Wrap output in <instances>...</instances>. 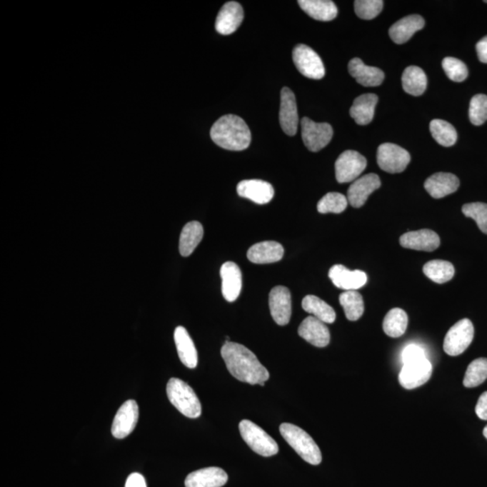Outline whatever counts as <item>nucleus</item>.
<instances>
[{
    "label": "nucleus",
    "instance_id": "f257e3e1",
    "mask_svg": "<svg viewBox=\"0 0 487 487\" xmlns=\"http://www.w3.org/2000/svg\"><path fill=\"white\" fill-rule=\"evenodd\" d=\"M221 356L229 373L243 383L263 386L269 379L268 370L245 346L226 341L221 348Z\"/></svg>",
    "mask_w": 487,
    "mask_h": 487
},
{
    "label": "nucleus",
    "instance_id": "f03ea898",
    "mask_svg": "<svg viewBox=\"0 0 487 487\" xmlns=\"http://www.w3.org/2000/svg\"><path fill=\"white\" fill-rule=\"evenodd\" d=\"M211 137L216 145L229 151H243L251 144V132L245 120L236 115H225L214 123Z\"/></svg>",
    "mask_w": 487,
    "mask_h": 487
},
{
    "label": "nucleus",
    "instance_id": "7ed1b4c3",
    "mask_svg": "<svg viewBox=\"0 0 487 487\" xmlns=\"http://www.w3.org/2000/svg\"><path fill=\"white\" fill-rule=\"evenodd\" d=\"M281 435L291 448L296 451L308 464H321L322 456L320 448L310 435L303 428L291 423H283L280 426Z\"/></svg>",
    "mask_w": 487,
    "mask_h": 487
},
{
    "label": "nucleus",
    "instance_id": "20e7f679",
    "mask_svg": "<svg viewBox=\"0 0 487 487\" xmlns=\"http://www.w3.org/2000/svg\"><path fill=\"white\" fill-rule=\"evenodd\" d=\"M168 399L181 414L191 419H196L201 415L200 400L188 383L181 379L171 378L167 383Z\"/></svg>",
    "mask_w": 487,
    "mask_h": 487
},
{
    "label": "nucleus",
    "instance_id": "39448f33",
    "mask_svg": "<svg viewBox=\"0 0 487 487\" xmlns=\"http://www.w3.org/2000/svg\"><path fill=\"white\" fill-rule=\"evenodd\" d=\"M239 431L243 440L256 453L263 457H272L279 451L276 441L251 421H242L239 423Z\"/></svg>",
    "mask_w": 487,
    "mask_h": 487
},
{
    "label": "nucleus",
    "instance_id": "423d86ee",
    "mask_svg": "<svg viewBox=\"0 0 487 487\" xmlns=\"http://www.w3.org/2000/svg\"><path fill=\"white\" fill-rule=\"evenodd\" d=\"M474 326L468 318H463L448 331L444 339L443 348L448 355L456 356L464 353L474 338Z\"/></svg>",
    "mask_w": 487,
    "mask_h": 487
},
{
    "label": "nucleus",
    "instance_id": "0eeeda50",
    "mask_svg": "<svg viewBox=\"0 0 487 487\" xmlns=\"http://www.w3.org/2000/svg\"><path fill=\"white\" fill-rule=\"evenodd\" d=\"M293 60L303 76L312 80H321L324 77L325 68L321 58L311 47L298 44L293 51Z\"/></svg>",
    "mask_w": 487,
    "mask_h": 487
},
{
    "label": "nucleus",
    "instance_id": "6e6552de",
    "mask_svg": "<svg viewBox=\"0 0 487 487\" xmlns=\"http://www.w3.org/2000/svg\"><path fill=\"white\" fill-rule=\"evenodd\" d=\"M301 137L311 152H318L327 146L333 136V129L328 123H317L303 118L301 121Z\"/></svg>",
    "mask_w": 487,
    "mask_h": 487
},
{
    "label": "nucleus",
    "instance_id": "1a4fd4ad",
    "mask_svg": "<svg viewBox=\"0 0 487 487\" xmlns=\"http://www.w3.org/2000/svg\"><path fill=\"white\" fill-rule=\"evenodd\" d=\"M410 162L409 152L396 144H382L377 150V164L386 173H402Z\"/></svg>",
    "mask_w": 487,
    "mask_h": 487
},
{
    "label": "nucleus",
    "instance_id": "9d476101",
    "mask_svg": "<svg viewBox=\"0 0 487 487\" xmlns=\"http://www.w3.org/2000/svg\"><path fill=\"white\" fill-rule=\"evenodd\" d=\"M368 161L356 151L346 150L338 156L335 164L336 179L339 184L356 181L365 171Z\"/></svg>",
    "mask_w": 487,
    "mask_h": 487
},
{
    "label": "nucleus",
    "instance_id": "9b49d317",
    "mask_svg": "<svg viewBox=\"0 0 487 487\" xmlns=\"http://www.w3.org/2000/svg\"><path fill=\"white\" fill-rule=\"evenodd\" d=\"M433 368L427 358L403 365L399 375L401 386L407 390L417 388L430 380Z\"/></svg>",
    "mask_w": 487,
    "mask_h": 487
},
{
    "label": "nucleus",
    "instance_id": "f8f14e48",
    "mask_svg": "<svg viewBox=\"0 0 487 487\" xmlns=\"http://www.w3.org/2000/svg\"><path fill=\"white\" fill-rule=\"evenodd\" d=\"M139 409L136 401L129 400L122 404L113 421L111 432L116 438H124L135 430Z\"/></svg>",
    "mask_w": 487,
    "mask_h": 487
},
{
    "label": "nucleus",
    "instance_id": "ddd939ff",
    "mask_svg": "<svg viewBox=\"0 0 487 487\" xmlns=\"http://www.w3.org/2000/svg\"><path fill=\"white\" fill-rule=\"evenodd\" d=\"M279 120L281 126L286 135H296L299 126L296 99L289 88H283L281 91V107Z\"/></svg>",
    "mask_w": 487,
    "mask_h": 487
},
{
    "label": "nucleus",
    "instance_id": "4468645a",
    "mask_svg": "<svg viewBox=\"0 0 487 487\" xmlns=\"http://www.w3.org/2000/svg\"><path fill=\"white\" fill-rule=\"evenodd\" d=\"M271 315L278 325L289 323L291 316V296L289 289L284 286L273 288L269 294Z\"/></svg>",
    "mask_w": 487,
    "mask_h": 487
},
{
    "label": "nucleus",
    "instance_id": "2eb2a0df",
    "mask_svg": "<svg viewBox=\"0 0 487 487\" xmlns=\"http://www.w3.org/2000/svg\"><path fill=\"white\" fill-rule=\"evenodd\" d=\"M328 277L336 287L346 291H356L366 286L368 276L360 270H349L342 265H335L328 272Z\"/></svg>",
    "mask_w": 487,
    "mask_h": 487
},
{
    "label": "nucleus",
    "instance_id": "dca6fc26",
    "mask_svg": "<svg viewBox=\"0 0 487 487\" xmlns=\"http://www.w3.org/2000/svg\"><path fill=\"white\" fill-rule=\"evenodd\" d=\"M380 187V178L376 174H369L358 178L348 188V204L352 207L361 208L368 201L370 194Z\"/></svg>",
    "mask_w": 487,
    "mask_h": 487
},
{
    "label": "nucleus",
    "instance_id": "f3484780",
    "mask_svg": "<svg viewBox=\"0 0 487 487\" xmlns=\"http://www.w3.org/2000/svg\"><path fill=\"white\" fill-rule=\"evenodd\" d=\"M400 244L404 248L432 252L441 246V239L431 229H421L403 234L400 238Z\"/></svg>",
    "mask_w": 487,
    "mask_h": 487
},
{
    "label": "nucleus",
    "instance_id": "a211bd4d",
    "mask_svg": "<svg viewBox=\"0 0 487 487\" xmlns=\"http://www.w3.org/2000/svg\"><path fill=\"white\" fill-rule=\"evenodd\" d=\"M240 197L248 199L256 204H269L273 200L274 190L272 184L262 180H245L236 186Z\"/></svg>",
    "mask_w": 487,
    "mask_h": 487
},
{
    "label": "nucleus",
    "instance_id": "6ab92c4d",
    "mask_svg": "<svg viewBox=\"0 0 487 487\" xmlns=\"http://www.w3.org/2000/svg\"><path fill=\"white\" fill-rule=\"evenodd\" d=\"M244 20V10L238 2L226 3L219 12L215 27L217 32L224 36L231 34L238 30Z\"/></svg>",
    "mask_w": 487,
    "mask_h": 487
},
{
    "label": "nucleus",
    "instance_id": "aec40b11",
    "mask_svg": "<svg viewBox=\"0 0 487 487\" xmlns=\"http://www.w3.org/2000/svg\"><path fill=\"white\" fill-rule=\"evenodd\" d=\"M298 333L317 348H325L331 342V333L327 326L313 316H308L301 322Z\"/></svg>",
    "mask_w": 487,
    "mask_h": 487
},
{
    "label": "nucleus",
    "instance_id": "412c9836",
    "mask_svg": "<svg viewBox=\"0 0 487 487\" xmlns=\"http://www.w3.org/2000/svg\"><path fill=\"white\" fill-rule=\"evenodd\" d=\"M222 294L225 300L233 303L238 299L242 290V273L234 262H226L221 268Z\"/></svg>",
    "mask_w": 487,
    "mask_h": 487
},
{
    "label": "nucleus",
    "instance_id": "4be33fe9",
    "mask_svg": "<svg viewBox=\"0 0 487 487\" xmlns=\"http://www.w3.org/2000/svg\"><path fill=\"white\" fill-rule=\"evenodd\" d=\"M229 476L219 468H206L189 474L185 480L186 487H222L227 483Z\"/></svg>",
    "mask_w": 487,
    "mask_h": 487
},
{
    "label": "nucleus",
    "instance_id": "5701e85b",
    "mask_svg": "<svg viewBox=\"0 0 487 487\" xmlns=\"http://www.w3.org/2000/svg\"><path fill=\"white\" fill-rule=\"evenodd\" d=\"M458 187V178L449 173L435 174L428 177L424 184L425 190L434 199H441L454 194Z\"/></svg>",
    "mask_w": 487,
    "mask_h": 487
},
{
    "label": "nucleus",
    "instance_id": "b1692460",
    "mask_svg": "<svg viewBox=\"0 0 487 487\" xmlns=\"http://www.w3.org/2000/svg\"><path fill=\"white\" fill-rule=\"evenodd\" d=\"M348 71L358 84L365 87H376L383 84L385 74L376 67L368 66L359 58H354L348 64Z\"/></svg>",
    "mask_w": 487,
    "mask_h": 487
},
{
    "label": "nucleus",
    "instance_id": "393cba45",
    "mask_svg": "<svg viewBox=\"0 0 487 487\" xmlns=\"http://www.w3.org/2000/svg\"><path fill=\"white\" fill-rule=\"evenodd\" d=\"M284 253L283 246L276 241H263L255 244L248 251V258L253 263H272L279 262Z\"/></svg>",
    "mask_w": 487,
    "mask_h": 487
},
{
    "label": "nucleus",
    "instance_id": "a878e982",
    "mask_svg": "<svg viewBox=\"0 0 487 487\" xmlns=\"http://www.w3.org/2000/svg\"><path fill=\"white\" fill-rule=\"evenodd\" d=\"M425 21L419 15H411L403 17L391 26L389 36L394 43L402 44L411 39L418 31L423 29Z\"/></svg>",
    "mask_w": 487,
    "mask_h": 487
},
{
    "label": "nucleus",
    "instance_id": "bb28decb",
    "mask_svg": "<svg viewBox=\"0 0 487 487\" xmlns=\"http://www.w3.org/2000/svg\"><path fill=\"white\" fill-rule=\"evenodd\" d=\"M174 341H176L178 355L181 363L188 368H196L198 365L197 349L186 328L181 326L176 328Z\"/></svg>",
    "mask_w": 487,
    "mask_h": 487
},
{
    "label": "nucleus",
    "instance_id": "cd10ccee",
    "mask_svg": "<svg viewBox=\"0 0 487 487\" xmlns=\"http://www.w3.org/2000/svg\"><path fill=\"white\" fill-rule=\"evenodd\" d=\"M298 4L308 16L318 21H331L338 16V8L331 0H299Z\"/></svg>",
    "mask_w": 487,
    "mask_h": 487
},
{
    "label": "nucleus",
    "instance_id": "c85d7f7f",
    "mask_svg": "<svg viewBox=\"0 0 487 487\" xmlns=\"http://www.w3.org/2000/svg\"><path fill=\"white\" fill-rule=\"evenodd\" d=\"M377 102L378 97L373 94H363L355 99L349 113L356 124L366 126L372 121Z\"/></svg>",
    "mask_w": 487,
    "mask_h": 487
},
{
    "label": "nucleus",
    "instance_id": "c756f323",
    "mask_svg": "<svg viewBox=\"0 0 487 487\" xmlns=\"http://www.w3.org/2000/svg\"><path fill=\"white\" fill-rule=\"evenodd\" d=\"M204 227L200 222L191 221L184 226L180 236L179 250L181 256H191L204 238Z\"/></svg>",
    "mask_w": 487,
    "mask_h": 487
},
{
    "label": "nucleus",
    "instance_id": "7c9ffc66",
    "mask_svg": "<svg viewBox=\"0 0 487 487\" xmlns=\"http://www.w3.org/2000/svg\"><path fill=\"white\" fill-rule=\"evenodd\" d=\"M402 81L403 90L415 97L423 95L426 91L427 76L420 67H407L403 71Z\"/></svg>",
    "mask_w": 487,
    "mask_h": 487
},
{
    "label": "nucleus",
    "instance_id": "2f4dec72",
    "mask_svg": "<svg viewBox=\"0 0 487 487\" xmlns=\"http://www.w3.org/2000/svg\"><path fill=\"white\" fill-rule=\"evenodd\" d=\"M301 305L305 311L313 315V317L324 323H333L337 317L334 308L315 295H307L303 298Z\"/></svg>",
    "mask_w": 487,
    "mask_h": 487
},
{
    "label": "nucleus",
    "instance_id": "473e14b6",
    "mask_svg": "<svg viewBox=\"0 0 487 487\" xmlns=\"http://www.w3.org/2000/svg\"><path fill=\"white\" fill-rule=\"evenodd\" d=\"M408 315L400 308H394L386 314L383 322V331L391 338H400L406 333Z\"/></svg>",
    "mask_w": 487,
    "mask_h": 487
},
{
    "label": "nucleus",
    "instance_id": "72a5a7b5",
    "mask_svg": "<svg viewBox=\"0 0 487 487\" xmlns=\"http://www.w3.org/2000/svg\"><path fill=\"white\" fill-rule=\"evenodd\" d=\"M423 273L428 279L436 283H445L455 276V268L451 263L443 260H432L423 266Z\"/></svg>",
    "mask_w": 487,
    "mask_h": 487
},
{
    "label": "nucleus",
    "instance_id": "f704fd0d",
    "mask_svg": "<svg viewBox=\"0 0 487 487\" xmlns=\"http://www.w3.org/2000/svg\"><path fill=\"white\" fill-rule=\"evenodd\" d=\"M343 310L348 321H356L362 317L365 311L362 295L356 291H346L339 296Z\"/></svg>",
    "mask_w": 487,
    "mask_h": 487
},
{
    "label": "nucleus",
    "instance_id": "c9c22d12",
    "mask_svg": "<svg viewBox=\"0 0 487 487\" xmlns=\"http://www.w3.org/2000/svg\"><path fill=\"white\" fill-rule=\"evenodd\" d=\"M430 129L432 137L442 146H452L457 142L458 134L451 123L441 119H433L431 122Z\"/></svg>",
    "mask_w": 487,
    "mask_h": 487
},
{
    "label": "nucleus",
    "instance_id": "e433bc0d",
    "mask_svg": "<svg viewBox=\"0 0 487 487\" xmlns=\"http://www.w3.org/2000/svg\"><path fill=\"white\" fill-rule=\"evenodd\" d=\"M486 379L487 358H478L468 366L463 383L466 388H473L482 385Z\"/></svg>",
    "mask_w": 487,
    "mask_h": 487
},
{
    "label": "nucleus",
    "instance_id": "4c0bfd02",
    "mask_svg": "<svg viewBox=\"0 0 487 487\" xmlns=\"http://www.w3.org/2000/svg\"><path fill=\"white\" fill-rule=\"evenodd\" d=\"M348 201L344 195L339 193H328L318 202V211L321 214H339L348 207Z\"/></svg>",
    "mask_w": 487,
    "mask_h": 487
},
{
    "label": "nucleus",
    "instance_id": "58836bf2",
    "mask_svg": "<svg viewBox=\"0 0 487 487\" xmlns=\"http://www.w3.org/2000/svg\"><path fill=\"white\" fill-rule=\"evenodd\" d=\"M462 212L466 217L474 219L480 231L487 235V204L482 202L465 204Z\"/></svg>",
    "mask_w": 487,
    "mask_h": 487
},
{
    "label": "nucleus",
    "instance_id": "ea45409f",
    "mask_svg": "<svg viewBox=\"0 0 487 487\" xmlns=\"http://www.w3.org/2000/svg\"><path fill=\"white\" fill-rule=\"evenodd\" d=\"M446 74L455 82H462L468 76V70L466 65L462 61L454 57H446L442 61Z\"/></svg>",
    "mask_w": 487,
    "mask_h": 487
},
{
    "label": "nucleus",
    "instance_id": "a19ab883",
    "mask_svg": "<svg viewBox=\"0 0 487 487\" xmlns=\"http://www.w3.org/2000/svg\"><path fill=\"white\" fill-rule=\"evenodd\" d=\"M469 119L473 125L481 126L487 120V96L478 94L472 98L469 107Z\"/></svg>",
    "mask_w": 487,
    "mask_h": 487
},
{
    "label": "nucleus",
    "instance_id": "79ce46f5",
    "mask_svg": "<svg viewBox=\"0 0 487 487\" xmlns=\"http://www.w3.org/2000/svg\"><path fill=\"white\" fill-rule=\"evenodd\" d=\"M383 6L382 0H356L355 1L356 16L365 20L375 19L382 11Z\"/></svg>",
    "mask_w": 487,
    "mask_h": 487
},
{
    "label": "nucleus",
    "instance_id": "37998d69",
    "mask_svg": "<svg viewBox=\"0 0 487 487\" xmlns=\"http://www.w3.org/2000/svg\"><path fill=\"white\" fill-rule=\"evenodd\" d=\"M403 365L406 363H413L418 361V360H421L426 358V354L421 346L417 345H409L407 346L406 348L403 349Z\"/></svg>",
    "mask_w": 487,
    "mask_h": 487
},
{
    "label": "nucleus",
    "instance_id": "c03bdc74",
    "mask_svg": "<svg viewBox=\"0 0 487 487\" xmlns=\"http://www.w3.org/2000/svg\"><path fill=\"white\" fill-rule=\"evenodd\" d=\"M476 413L479 419L487 421V392L483 393L479 397L476 406Z\"/></svg>",
    "mask_w": 487,
    "mask_h": 487
},
{
    "label": "nucleus",
    "instance_id": "a18cd8bd",
    "mask_svg": "<svg viewBox=\"0 0 487 487\" xmlns=\"http://www.w3.org/2000/svg\"><path fill=\"white\" fill-rule=\"evenodd\" d=\"M125 487H147L146 479L139 473H133L126 479Z\"/></svg>",
    "mask_w": 487,
    "mask_h": 487
},
{
    "label": "nucleus",
    "instance_id": "49530a36",
    "mask_svg": "<svg viewBox=\"0 0 487 487\" xmlns=\"http://www.w3.org/2000/svg\"><path fill=\"white\" fill-rule=\"evenodd\" d=\"M476 49L479 61L483 64H487V36L476 44Z\"/></svg>",
    "mask_w": 487,
    "mask_h": 487
},
{
    "label": "nucleus",
    "instance_id": "de8ad7c7",
    "mask_svg": "<svg viewBox=\"0 0 487 487\" xmlns=\"http://www.w3.org/2000/svg\"><path fill=\"white\" fill-rule=\"evenodd\" d=\"M483 436H485L486 438V440H487V425H486V428H483Z\"/></svg>",
    "mask_w": 487,
    "mask_h": 487
},
{
    "label": "nucleus",
    "instance_id": "09e8293b",
    "mask_svg": "<svg viewBox=\"0 0 487 487\" xmlns=\"http://www.w3.org/2000/svg\"><path fill=\"white\" fill-rule=\"evenodd\" d=\"M485 2L487 3V1H485Z\"/></svg>",
    "mask_w": 487,
    "mask_h": 487
}]
</instances>
